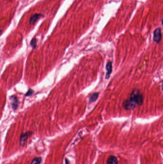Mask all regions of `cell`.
Wrapping results in <instances>:
<instances>
[{
  "label": "cell",
  "mask_w": 163,
  "mask_h": 164,
  "mask_svg": "<svg viewBox=\"0 0 163 164\" xmlns=\"http://www.w3.org/2000/svg\"><path fill=\"white\" fill-rule=\"evenodd\" d=\"M144 96L139 89L137 88L132 90L130 98L125 100L123 103V107L126 110L134 109L137 106H140L143 103Z\"/></svg>",
  "instance_id": "1"
},
{
  "label": "cell",
  "mask_w": 163,
  "mask_h": 164,
  "mask_svg": "<svg viewBox=\"0 0 163 164\" xmlns=\"http://www.w3.org/2000/svg\"><path fill=\"white\" fill-rule=\"evenodd\" d=\"M32 132H28L21 134L20 139V144L21 146H24L26 143L28 137L32 135Z\"/></svg>",
  "instance_id": "2"
},
{
  "label": "cell",
  "mask_w": 163,
  "mask_h": 164,
  "mask_svg": "<svg viewBox=\"0 0 163 164\" xmlns=\"http://www.w3.org/2000/svg\"><path fill=\"white\" fill-rule=\"evenodd\" d=\"M153 39L154 41L157 43H159L160 42L162 39V34L160 28H158L155 30L154 32Z\"/></svg>",
  "instance_id": "3"
},
{
  "label": "cell",
  "mask_w": 163,
  "mask_h": 164,
  "mask_svg": "<svg viewBox=\"0 0 163 164\" xmlns=\"http://www.w3.org/2000/svg\"><path fill=\"white\" fill-rule=\"evenodd\" d=\"M106 69L107 70V73L106 75V78L109 79L110 76V75L112 71V62H109L106 66Z\"/></svg>",
  "instance_id": "4"
},
{
  "label": "cell",
  "mask_w": 163,
  "mask_h": 164,
  "mask_svg": "<svg viewBox=\"0 0 163 164\" xmlns=\"http://www.w3.org/2000/svg\"><path fill=\"white\" fill-rule=\"evenodd\" d=\"M118 163L117 158L113 156H109L107 161V164H118Z\"/></svg>",
  "instance_id": "5"
},
{
  "label": "cell",
  "mask_w": 163,
  "mask_h": 164,
  "mask_svg": "<svg viewBox=\"0 0 163 164\" xmlns=\"http://www.w3.org/2000/svg\"><path fill=\"white\" fill-rule=\"evenodd\" d=\"M11 105H12V107L14 109H16L18 107V100L17 98L15 96H13L11 98Z\"/></svg>",
  "instance_id": "6"
},
{
  "label": "cell",
  "mask_w": 163,
  "mask_h": 164,
  "mask_svg": "<svg viewBox=\"0 0 163 164\" xmlns=\"http://www.w3.org/2000/svg\"><path fill=\"white\" fill-rule=\"evenodd\" d=\"M42 16L41 15H39V14L34 15L31 17L30 20V23L31 25L33 24L35 22H36L38 19H39Z\"/></svg>",
  "instance_id": "7"
},
{
  "label": "cell",
  "mask_w": 163,
  "mask_h": 164,
  "mask_svg": "<svg viewBox=\"0 0 163 164\" xmlns=\"http://www.w3.org/2000/svg\"><path fill=\"white\" fill-rule=\"evenodd\" d=\"M99 96V93H95L92 94L89 98V101L90 102H95L98 99Z\"/></svg>",
  "instance_id": "8"
},
{
  "label": "cell",
  "mask_w": 163,
  "mask_h": 164,
  "mask_svg": "<svg viewBox=\"0 0 163 164\" xmlns=\"http://www.w3.org/2000/svg\"><path fill=\"white\" fill-rule=\"evenodd\" d=\"M42 162V158L40 157H37L34 158L31 164H40Z\"/></svg>",
  "instance_id": "9"
},
{
  "label": "cell",
  "mask_w": 163,
  "mask_h": 164,
  "mask_svg": "<svg viewBox=\"0 0 163 164\" xmlns=\"http://www.w3.org/2000/svg\"><path fill=\"white\" fill-rule=\"evenodd\" d=\"M31 45L32 46V47L33 48H35L37 46V40L36 39H33L31 42Z\"/></svg>",
  "instance_id": "10"
},
{
  "label": "cell",
  "mask_w": 163,
  "mask_h": 164,
  "mask_svg": "<svg viewBox=\"0 0 163 164\" xmlns=\"http://www.w3.org/2000/svg\"><path fill=\"white\" fill-rule=\"evenodd\" d=\"M33 93V91L32 90H31V89H30V90L28 91V92L27 93V94H26V96H29L31 95H32Z\"/></svg>",
  "instance_id": "11"
}]
</instances>
